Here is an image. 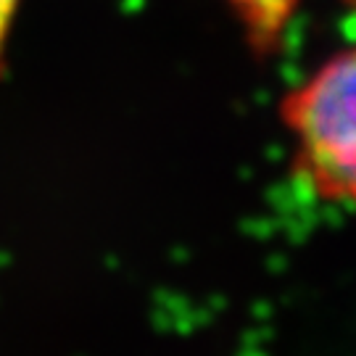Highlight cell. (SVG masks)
Listing matches in <instances>:
<instances>
[{
  "label": "cell",
  "mask_w": 356,
  "mask_h": 356,
  "mask_svg": "<svg viewBox=\"0 0 356 356\" xmlns=\"http://www.w3.org/2000/svg\"><path fill=\"white\" fill-rule=\"evenodd\" d=\"M282 122L314 193L356 209V48L335 53L291 90Z\"/></svg>",
  "instance_id": "1"
},
{
  "label": "cell",
  "mask_w": 356,
  "mask_h": 356,
  "mask_svg": "<svg viewBox=\"0 0 356 356\" xmlns=\"http://www.w3.org/2000/svg\"><path fill=\"white\" fill-rule=\"evenodd\" d=\"M243 26V35L256 53H272L280 45L285 26L301 0H222Z\"/></svg>",
  "instance_id": "2"
},
{
  "label": "cell",
  "mask_w": 356,
  "mask_h": 356,
  "mask_svg": "<svg viewBox=\"0 0 356 356\" xmlns=\"http://www.w3.org/2000/svg\"><path fill=\"white\" fill-rule=\"evenodd\" d=\"M16 8H19V0H0V64H3V53H6L8 35H11Z\"/></svg>",
  "instance_id": "3"
}]
</instances>
